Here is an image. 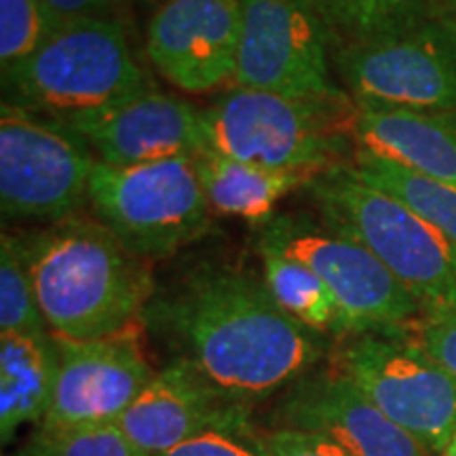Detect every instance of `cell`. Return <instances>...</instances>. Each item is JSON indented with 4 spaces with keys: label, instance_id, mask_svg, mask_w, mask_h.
I'll return each instance as SVG.
<instances>
[{
    "label": "cell",
    "instance_id": "1",
    "mask_svg": "<svg viewBox=\"0 0 456 456\" xmlns=\"http://www.w3.org/2000/svg\"><path fill=\"white\" fill-rule=\"evenodd\" d=\"M140 322L175 357L248 403L288 389L328 349L326 336L279 306L265 279L216 262H201L155 289Z\"/></svg>",
    "mask_w": 456,
    "mask_h": 456
},
{
    "label": "cell",
    "instance_id": "2",
    "mask_svg": "<svg viewBox=\"0 0 456 456\" xmlns=\"http://www.w3.org/2000/svg\"><path fill=\"white\" fill-rule=\"evenodd\" d=\"M49 332L94 340L134 326L155 294L148 262L100 220L72 216L21 237Z\"/></svg>",
    "mask_w": 456,
    "mask_h": 456
},
{
    "label": "cell",
    "instance_id": "3",
    "mask_svg": "<svg viewBox=\"0 0 456 456\" xmlns=\"http://www.w3.org/2000/svg\"><path fill=\"white\" fill-rule=\"evenodd\" d=\"M357 106L235 87L203 110L205 148L273 171L315 178L355 155Z\"/></svg>",
    "mask_w": 456,
    "mask_h": 456
},
{
    "label": "cell",
    "instance_id": "4",
    "mask_svg": "<svg viewBox=\"0 0 456 456\" xmlns=\"http://www.w3.org/2000/svg\"><path fill=\"white\" fill-rule=\"evenodd\" d=\"M322 220L372 252L423 309L456 311V245L406 201L370 184L351 163L305 186Z\"/></svg>",
    "mask_w": 456,
    "mask_h": 456
},
{
    "label": "cell",
    "instance_id": "5",
    "mask_svg": "<svg viewBox=\"0 0 456 456\" xmlns=\"http://www.w3.org/2000/svg\"><path fill=\"white\" fill-rule=\"evenodd\" d=\"M152 83L112 17L66 21L37 53L3 72L4 100L53 118L114 106Z\"/></svg>",
    "mask_w": 456,
    "mask_h": 456
},
{
    "label": "cell",
    "instance_id": "6",
    "mask_svg": "<svg viewBox=\"0 0 456 456\" xmlns=\"http://www.w3.org/2000/svg\"><path fill=\"white\" fill-rule=\"evenodd\" d=\"M89 203L127 252L163 260L208 235L212 209L192 157H175L135 167L95 163Z\"/></svg>",
    "mask_w": 456,
    "mask_h": 456
},
{
    "label": "cell",
    "instance_id": "7",
    "mask_svg": "<svg viewBox=\"0 0 456 456\" xmlns=\"http://www.w3.org/2000/svg\"><path fill=\"white\" fill-rule=\"evenodd\" d=\"M273 243L306 265L332 292L346 338L359 334H408L423 317L412 294L366 245L309 214H275L258 228Z\"/></svg>",
    "mask_w": 456,
    "mask_h": 456
},
{
    "label": "cell",
    "instance_id": "8",
    "mask_svg": "<svg viewBox=\"0 0 456 456\" xmlns=\"http://www.w3.org/2000/svg\"><path fill=\"white\" fill-rule=\"evenodd\" d=\"M95 159L87 142L53 117L9 102L0 108V209L11 222L57 224L89 201Z\"/></svg>",
    "mask_w": 456,
    "mask_h": 456
},
{
    "label": "cell",
    "instance_id": "9",
    "mask_svg": "<svg viewBox=\"0 0 456 456\" xmlns=\"http://www.w3.org/2000/svg\"><path fill=\"white\" fill-rule=\"evenodd\" d=\"M334 64L359 110L456 112V32L420 20L402 30L338 45Z\"/></svg>",
    "mask_w": 456,
    "mask_h": 456
},
{
    "label": "cell",
    "instance_id": "10",
    "mask_svg": "<svg viewBox=\"0 0 456 456\" xmlns=\"http://www.w3.org/2000/svg\"><path fill=\"white\" fill-rule=\"evenodd\" d=\"M334 366L427 452L446 450L456 431V376L408 334L349 336Z\"/></svg>",
    "mask_w": 456,
    "mask_h": 456
},
{
    "label": "cell",
    "instance_id": "11",
    "mask_svg": "<svg viewBox=\"0 0 456 456\" xmlns=\"http://www.w3.org/2000/svg\"><path fill=\"white\" fill-rule=\"evenodd\" d=\"M334 32L315 0H241L235 87L298 100L346 98L332 78Z\"/></svg>",
    "mask_w": 456,
    "mask_h": 456
},
{
    "label": "cell",
    "instance_id": "12",
    "mask_svg": "<svg viewBox=\"0 0 456 456\" xmlns=\"http://www.w3.org/2000/svg\"><path fill=\"white\" fill-rule=\"evenodd\" d=\"M55 338L60 374L53 403L38 427L118 423L157 374L144 355L135 326L94 340Z\"/></svg>",
    "mask_w": 456,
    "mask_h": 456
},
{
    "label": "cell",
    "instance_id": "13",
    "mask_svg": "<svg viewBox=\"0 0 456 456\" xmlns=\"http://www.w3.org/2000/svg\"><path fill=\"white\" fill-rule=\"evenodd\" d=\"M118 425L151 456H161L212 431L249 437L256 427L252 403L218 389L180 357L157 370Z\"/></svg>",
    "mask_w": 456,
    "mask_h": 456
},
{
    "label": "cell",
    "instance_id": "14",
    "mask_svg": "<svg viewBox=\"0 0 456 456\" xmlns=\"http://www.w3.org/2000/svg\"><path fill=\"white\" fill-rule=\"evenodd\" d=\"M241 41V0H165L146 28V55L184 94L232 81Z\"/></svg>",
    "mask_w": 456,
    "mask_h": 456
},
{
    "label": "cell",
    "instance_id": "15",
    "mask_svg": "<svg viewBox=\"0 0 456 456\" xmlns=\"http://www.w3.org/2000/svg\"><path fill=\"white\" fill-rule=\"evenodd\" d=\"M57 121L81 135L100 163L112 167L195 157L205 148L203 110L155 87L102 110Z\"/></svg>",
    "mask_w": 456,
    "mask_h": 456
},
{
    "label": "cell",
    "instance_id": "16",
    "mask_svg": "<svg viewBox=\"0 0 456 456\" xmlns=\"http://www.w3.org/2000/svg\"><path fill=\"white\" fill-rule=\"evenodd\" d=\"M271 427L326 436L353 456H431L340 368L311 370L279 397Z\"/></svg>",
    "mask_w": 456,
    "mask_h": 456
},
{
    "label": "cell",
    "instance_id": "17",
    "mask_svg": "<svg viewBox=\"0 0 456 456\" xmlns=\"http://www.w3.org/2000/svg\"><path fill=\"white\" fill-rule=\"evenodd\" d=\"M355 151L456 188V112L359 110Z\"/></svg>",
    "mask_w": 456,
    "mask_h": 456
},
{
    "label": "cell",
    "instance_id": "18",
    "mask_svg": "<svg viewBox=\"0 0 456 456\" xmlns=\"http://www.w3.org/2000/svg\"><path fill=\"white\" fill-rule=\"evenodd\" d=\"M60 345L49 330L0 334V437L9 444L28 423L41 425L53 403Z\"/></svg>",
    "mask_w": 456,
    "mask_h": 456
},
{
    "label": "cell",
    "instance_id": "19",
    "mask_svg": "<svg viewBox=\"0 0 456 456\" xmlns=\"http://www.w3.org/2000/svg\"><path fill=\"white\" fill-rule=\"evenodd\" d=\"M192 161L212 212L249 220L258 226L275 216L273 209L285 195L313 180L302 174L256 167L209 148H201Z\"/></svg>",
    "mask_w": 456,
    "mask_h": 456
},
{
    "label": "cell",
    "instance_id": "20",
    "mask_svg": "<svg viewBox=\"0 0 456 456\" xmlns=\"http://www.w3.org/2000/svg\"><path fill=\"white\" fill-rule=\"evenodd\" d=\"M258 254L262 260V279L273 298L288 315L323 336L346 338L345 319L332 292L309 266L260 239Z\"/></svg>",
    "mask_w": 456,
    "mask_h": 456
},
{
    "label": "cell",
    "instance_id": "21",
    "mask_svg": "<svg viewBox=\"0 0 456 456\" xmlns=\"http://www.w3.org/2000/svg\"><path fill=\"white\" fill-rule=\"evenodd\" d=\"M351 167L370 184L406 201L456 245V188L425 178L403 169L402 165L368 155L363 151H355Z\"/></svg>",
    "mask_w": 456,
    "mask_h": 456
},
{
    "label": "cell",
    "instance_id": "22",
    "mask_svg": "<svg viewBox=\"0 0 456 456\" xmlns=\"http://www.w3.org/2000/svg\"><path fill=\"white\" fill-rule=\"evenodd\" d=\"M431 0H315L336 47L370 41L425 20Z\"/></svg>",
    "mask_w": 456,
    "mask_h": 456
},
{
    "label": "cell",
    "instance_id": "23",
    "mask_svg": "<svg viewBox=\"0 0 456 456\" xmlns=\"http://www.w3.org/2000/svg\"><path fill=\"white\" fill-rule=\"evenodd\" d=\"M49 330L38 306L37 289L20 235L0 239V334Z\"/></svg>",
    "mask_w": 456,
    "mask_h": 456
},
{
    "label": "cell",
    "instance_id": "24",
    "mask_svg": "<svg viewBox=\"0 0 456 456\" xmlns=\"http://www.w3.org/2000/svg\"><path fill=\"white\" fill-rule=\"evenodd\" d=\"M20 456H151L118 423L38 427Z\"/></svg>",
    "mask_w": 456,
    "mask_h": 456
},
{
    "label": "cell",
    "instance_id": "25",
    "mask_svg": "<svg viewBox=\"0 0 456 456\" xmlns=\"http://www.w3.org/2000/svg\"><path fill=\"white\" fill-rule=\"evenodd\" d=\"M61 26L43 0H0L3 72L37 53Z\"/></svg>",
    "mask_w": 456,
    "mask_h": 456
},
{
    "label": "cell",
    "instance_id": "26",
    "mask_svg": "<svg viewBox=\"0 0 456 456\" xmlns=\"http://www.w3.org/2000/svg\"><path fill=\"white\" fill-rule=\"evenodd\" d=\"M248 440L258 456H353L326 436L285 427H254Z\"/></svg>",
    "mask_w": 456,
    "mask_h": 456
},
{
    "label": "cell",
    "instance_id": "27",
    "mask_svg": "<svg viewBox=\"0 0 456 456\" xmlns=\"http://www.w3.org/2000/svg\"><path fill=\"white\" fill-rule=\"evenodd\" d=\"M408 336L456 376V311L423 315L410 328Z\"/></svg>",
    "mask_w": 456,
    "mask_h": 456
},
{
    "label": "cell",
    "instance_id": "28",
    "mask_svg": "<svg viewBox=\"0 0 456 456\" xmlns=\"http://www.w3.org/2000/svg\"><path fill=\"white\" fill-rule=\"evenodd\" d=\"M161 456H258L248 437L212 431L192 437Z\"/></svg>",
    "mask_w": 456,
    "mask_h": 456
},
{
    "label": "cell",
    "instance_id": "29",
    "mask_svg": "<svg viewBox=\"0 0 456 456\" xmlns=\"http://www.w3.org/2000/svg\"><path fill=\"white\" fill-rule=\"evenodd\" d=\"M61 24L81 17H104L123 0H43Z\"/></svg>",
    "mask_w": 456,
    "mask_h": 456
},
{
    "label": "cell",
    "instance_id": "30",
    "mask_svg": "<svg viewBox=\"0 0 456 456\" xmlns=\"http://www.w3.org/2000/svg\"><path fill=\"white\" fill-rule=\"evenodd\" d=\"M444 21L456 32V0H448V20Z\"/></svg>",
    "mask_w": 456,
    "mask_h": 456
},
{
    "label": "cell",
    "instance_id": "31",
    "mask_svg": "<svg viewBox=\"0 0 456 456\" xmlns=\"http://www.w3.org/2000/svg\"><path fill=\"white\" fill-rule=\"evenodd\" d=\"M440 456H456V431H454L452 440H450V442H448V446H446V450H444V452H442Z\"/></svg>",
    "mask_w": 456,
    "mask_h": 456
}]
</instances>
